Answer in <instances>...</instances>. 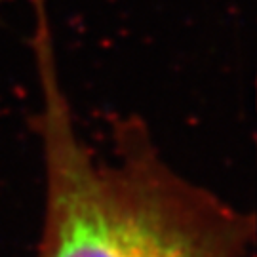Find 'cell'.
<instances>
[{"instance_id":"1","label":"cell","mask_w":257,"mask_h":257,"mask_svg":"<svg viewBox=\"0 0 257 257\" xmlns=\"http://www.w3.org/2000/svg\"><path fill=\"white\" fill-rule=\"evenodd\" d=\"M35 54L44 177L35 257L248 255L253 219L177 172L136 118L114 126L109 153L84 138L42 21Z\"/></svg>"}]
</instances>
